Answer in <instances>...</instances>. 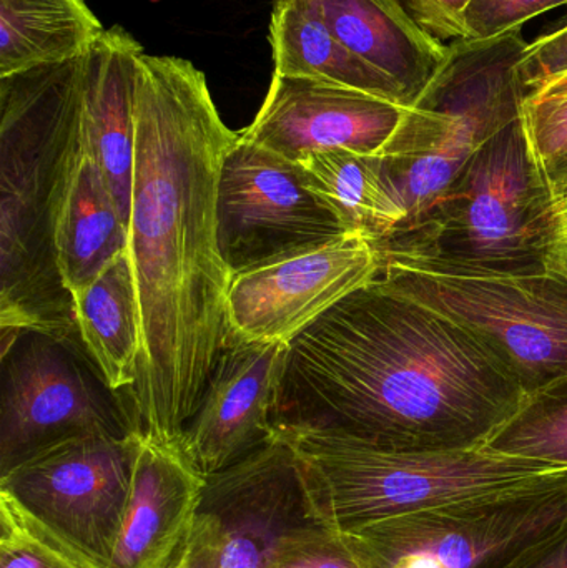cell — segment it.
I'll use <instances>...</instances> for the list:
<instances>
[{"mask_svg": "<svg viewBox=\"0 0 567 568\" xmlns=\"http://www.w3.org/2000/svg\"><path fill=\"white\" fill-rule=\"evenodd\" d=\"M269 568H369L345 537L323 524L290 536L270 560Z\"/></svg>", "mask_w": 567, "mask_h": 568, "instance_id": "27", "label": "cell"}, {"mask_svg": "<svg viewBox=\"0 0 567 568\" xmlns=\"http://www.w3.org/2000/svg\"><path fill=\"white\" fill-rule=\"evenodd\" d=\"M216 225L233 276L352 235L306 185L298 163L240 135L223 162Z\"/></svg>", "mask_w": 567, "mask_h": 568, "instance_id": "11", "label": "cell"}, {"mask_svg": "<svg viewBox=\"0 0 567 568\" xmlns=\"http://www.w3.org/2000/svg\"><path fill=\"white\" fill-rule=\"evenodd\" d=\"M403 113L398 103L348 87L273 75L255 120L240 136L293 163L332 150L378 155Z\"/></svg>", "mask_w": 567, "mask_h": 568, "instance_id": "14", "label": "cell"}, {"mask_svg": "<svg viewBox=\"0 0 567 568\" xmlns=\"http://www.w3.org/2000/svg\"><path fill=\"white\" fill-rule=\"evenodd\" d=\"M485 568H567V517Z\"/></svg>", "mask_w": 567, "mask_h": 568, "instance_id": "30", "label": "cell"}, {"mask_svg": "<svg viewBox=\"0 0 567 568\" xmlns=\"http://www.w3.org/2000/svg\"><path fill=\"white\" fill-rule=\"evenodd\" d=\"M270 45L273 75L335 83L405 106L383 73L336 39L313 0H273Z\"/></svg>", "mask_w": 567, "mask_h": 568, "instance_id": "19", "label": "cell"}, {"mask_svg": "<svg viewBox=\"0 0 567 568\" xmlns=\"http://www.w3.org/2000/svg\"><path fill=\"white\" fill-rule=\"evenodd\" d=\"M448 45L442 69L378 153L408 212L403 226L422 215L493 135L522 119L526 95L518 63L528 47L522 29Z\"/></svg>", "mask_w": 567, "mask_h": 568, "instance_id": "6", "label": "cell"}, {"mask_svg": "<svg viewBox=\"0 0 567 568\" xmlns=\"http://www.w3.org/2000/svg\"><path fill=\"white\" fill-rule=\"evenodd\" d=\"M0 568H102L0 493Z\"/></svg>", "mask_w": 567, "mask_h": 568, "instance_id": "25", "label": "cell"}, {"mask_svg": "<svg viewBox=\"0 0 567 568\" xmlns=\"http://www.w3.org/2000/svg\"><path fill=\"white\" fill-rule=\"evenodd\" d=\"M567 517V470L342 534L369 568H485Z\"/></svg>", "mask_w": 567, "mask_h": 568, "instance_id": "9", "label": "cell"}, {"mask_svg": "<svg viewBox=\"0 0 567 568\" xmlns=\"http://www.w3.org/2000/svg\"><path fill=\"white\" fill-rule=\"evenodd\" d=\"M143 47L120 26L102 36L82 55L83 149L129 225L135 159V95Z\"/></svg>", "mask_w": 567, "mask_h": 568, "instance_id": "17", "label": "cell"}, {"mask_svg": "<svg viewBox=\"0 0 567 568\" xmlns=\"http://www.w3.org/2000/svg\"><path fill=\"white\" fill-rule=\"evenodd\" d=\"M80 339L117 393H129L142 354V314L129 250L72 294Z\"/></svg>", "mask_w": 567, "mask_h": 568, "instance_id": "20", "label": "cell"}, {"mask_svg": "<svg viewBox=\"0 0 567 568\" xmlns=\"http://www.w3.org/2000/svg\"><path fill=\"white\" fill-rule=\"evenodd\" d=\"M142 437L85 436L57 444L0 476V493L107 568Z\"/></svg>", "mask_w": 567, "mask_h": 568, "instance_id": "10", "label": "cell"}, {"mask_svg": "<svg viewBox=\"0 0 567 568\" xmlns=\"http://www.w3.org/2000/svg\"><path fill=\"white\" fill-rule=\"evenodd\" d=\"M202 509L215 534L210 568H269L290 536L320 523L295 454L279 436L209 477Z\"/></svg>", "mask_w": 567, "mask_h": 568, "instance_id": "13", "label": "cell"}, {"mask_svg": "<svg viewBox=\"0 0 567 568\" xmlns=\"http://www.w3.org/2000/svg\"><path fill=\"white\" fill-rule=\"evenodd\" d=\"M558 200L523 119L493 135L418 219L375 245L383 262L459 275H529L563 263Z\"/></svg>", "mask_w": 567, "mask_h": 568, "instance_id": "4", "label": "cell"}, {"mask_svg": "<svg viewBox=\"0 0 567 568\" xmlns=\"http://www.w3.org/2000/svg\"><path fill=\"white\" fill-rule=\"evenodd\" d=\"M567 73V26L528 43L518 63L525 95Z\"/></svg>", "mask_w": 567, "mask_h": 568, "instance_id": "29", "label": "cell"}, {"mask_svg": "<svg viewBox=\"0 0 567 568\" xmlns=\"http://www.w3.org/2000/svg\"><path fill=\"white\" fill-rule=\"evenodd\" d=\"M103 30L85 0H0V77L79 59Z\"/></svg>", "mask_w": 567, "mask_h": 568, "instance_id": "23", "label": "cell"}, {"mask_svg": "<svg viewBox=\"0 0 567 568\" xmlns=\"http://www.w3.org/2000/svg\"><path fill=\"white\" fill-rule=\"evenodd\" d=\"M523 123L543 170L567 152V73L525 97Z\"/></svg>", "mask_w": 567, "mask_h": 568, "instance_id": "26", "label": "cell"}, {"mask_svg": "<svg viewBox=\"0 0 567 568\" xmlns=\"http://www.w3.org/2000/svg\"><path fill=\"white\" fill-rule=\"evenodd\" d=\"M379 270L376 246L345 235L239 273L229 290L230 344H290L343 297L375 282Z\"/></svg>", "mask_w": 567, "mask_h": 568, "instance_id": "12", "label": "cell"}, {"mask_svg": "<svg viewBox=\"0 0 567 568\" xmlns=\"http://www.w3.org/2000/svg\"><path fill=\"white\" fill-rule=\"evenodd\" d=\"M239 135L190 60L140 55L129 255L142 354L126 397L143 437L182 444L230 344L233 275L220 253L216 203Z\"/></svg>", "mask_w": 567, "mask_h": 568, "instance_id": "1", "label": "cell"}, {"mask_svg": "<svg viewBox=\"0 0 567 568\" xmlns=\"http://www.w3.org/2000/svg\"><path fill=\"white\" fill-rule=\"evenodd\" d=\"M486 449L567 470V376L523 399Z\"/></svg>", "mask_w": 567, "mask_h": 568, "instance_id": "24", "label": "cell"}, {"mask_svg": "<svg viewBox=\"0 0 567 568\" xmlns=\"http://www.w3.org/2000/svg\"><path fill=\"white\" fill-rule=\"evenodd\" d=\"M336 39L416 102L448 57L449 45L426 32L403 0H313Z\"/></svg>", "mask_w": 567, "mask_h": 568, "instance_id": "18", "label": "cell"}, {"mask_svg": "<svg viewBox=\"0 0 567 568\" xmlns=\"http://www.w3.org/2000/svg\"><path fill=\"white\" fill-rule=\"evenodd\" d=\"M379 283L468 331L528 394L567 376V268L459 275L383 262Z\"/></svg>", "mask_w": 567, "mask_h": 568, "instance_id": "7", "label": "cell"}, {"mask_svg": "<svg viewBox=\"0 0 567 568\" xmlns=\"http://www.w3.org/2000/svg\"><path fill=\"white\" fill-rule=\"evenodd\" d=\"M206 483L183 444L142 437L107 568L175 567L195 529Z\"/></svg>", "mask_w": 567, "mask_h": 568, "instance_id": "16", "label": "cell"}, {"mask_svg": "<svg viewBox=\"0 0 567 568\" xmlns=\"http://www.w3.org/2000/svg\"><path fill=\"white\" fill-rule=\"evenodd\" d=\"M213 544H215V534H213L212 519L200 507L199 519H196L192 537L173 568H210Z\"/></svg>", "mask_w": 567, "mask_h": 568, "instance_id": "32", "label": "cell"}, {"mask_svg": "<svg viewBox=\"0 0 567 568\" xmlns=\"http://www.w3.org/2000/svg\"><path fill=\"white\" fill-rule=\"evenodd\" d=\"M57 262L70 294L92 283L129 250V225L120 215L99 166L83 152L57 223Z\"/></svg>", "mask_w": 567, "mask_h": 568, "instance_id": "22", "label": "cell"}, {"mask_svg": "<svg viewBox=\"0 0 567 568\" xmlns=\"http://www.w3.org/2000/svg\"><path fill=\"white\" fill-rule=\"evenodd\" d=\"M563 263H565V266L567 268V240L565 242V246H563Z\"/></svg>", "mask_w": 567, "mask_h": 568, "instance_id": "35", "label": "cell"}, {"mask_svg": "<svg viewBox=\"0 0 567 568\" xmlns=\"http://www.w3.org/2000/svg\"><path fill=\"white\" fill-rule=\"evenodd\" d=\"M288 351L280 341H235L220 354L182 439L206 479L275 437L272 413Z\"/></svg>", "mask_w": 567, "mask_h": 568, "instance_id": "15", "label": "cell"}, {"mask_svg": "<svg viewBox=\"0 0 567 568\" xmlns=\"http://www.w3.org/2000/svg\"><path fill=\"white\" fill-rule=\"evenodd\" d=\"M298 165L306 185L352 235L379 245L405 225L408 212L378 155L332 150Z\"/></svg>", "mask_w": 567, "mask_h": 568, "instance_id": "21", "label": "cell"}, {"mask_svg": "<svg viewBox=\"0 0 567 568\" xmlns=\"http://www.w3.org/2000/svg\"><path fill=\"white\" fill-rule=\"evenodd\" d=\"M523 399L468 331L375 280L290 343L272 426L389 453L476 449Z\"/></svg>", "mask_w": 567, "mask_h": 568, "instance_id": "2", "label": "cell"}, {"mask_svg": "<svg viewBox=\"0 0 567 568\" xmlns=\"http://www.w3.org/2000/svg\"><path fill=\"white\" fill-rule=\"evenodd\" d=\"M0 476L65 440L140 434L79 333L0 329Z\"/></svg>", "mask_w": 567, "mask_h": 568, "instance_id": "8", "label": "cell"}, {"mask_svg": "<svg viewBox=\"0 0 567 568\" xmlns=\"http://www.w3.org/2000/svg\"><path fill=\"white\" fill-rule=\"evenodd\" d=\"M416 22L436 39L466 40L465 10L469 0H403Z\"/></svg>", "mask_w": 567, "mask_h": 568, "instance_id": "31", "label": "cell"}, {"mask_svg": "<svg viewBox=\"0 0 567 568\" xmlns=\"http://www.w3.org/2000/svg\"><path fill=\"white\" fill-rule=\"evenodd\" d=\"M275 436L295 454L316 519L340 534L559 473L486 447L389 453L318 434Z\"/></svg>", "mask_w": 567, "mask_h": 568, "instance_id": "5", "label": "cell"}, {"mask_svg": "<svg viewBox=\"0 0 567 568\" xmlns=\"http://www.w3.org/2000/svg\"><path fill=\"white\" fill-rule=\"evenodd\" d=\"M83 152L82 57L0 77V329L79 333L55 235Z\"/></svg>", "mask_w": 567, "mask_h": 568, "instance_id": "3", "label": "cell"}, {"mask_svg": "<svg viewBox=\"0 0 567 568\" xmlns=\"http://www.w3.org/2000/svg\"><path fill=\"white\" fill-rule=\"evenodd\" d=\"M559 216H561L563 232L567 240V195L558 202Z\"/></svg>", "mask_w": 567, "mask_h": 568, "instance_id": "34", "label": "cell"}, {"mask_svg": "<svg viewBox=\"0 0 567 568\" xmlns=\"http://www.w3.org/2000/svg\"><path fill=\"white\" fill-rule=\"evenodd\" d=\"M561 6H567V0H469L465 10L466 40L496 39Z\"/></svg>", "mask_w": 567, "mask_h": 568, "instance_id": "28", "label": "cell"}, {"mask_svg": "<svg viewBox=\"0 0 567 568\" xmlns=\"http://www.w3.org/2000/svg\"><path fill=\"white\" fill-rule=\"evenodd\" d=\"M546 179L555 193L556 200L565 199L567 195V152L549 163L545 169Z\"/></svg>", "mask_w": 567, "mask_h": 568, "instance_id": "33", "label": "cell"}]
</instances>
